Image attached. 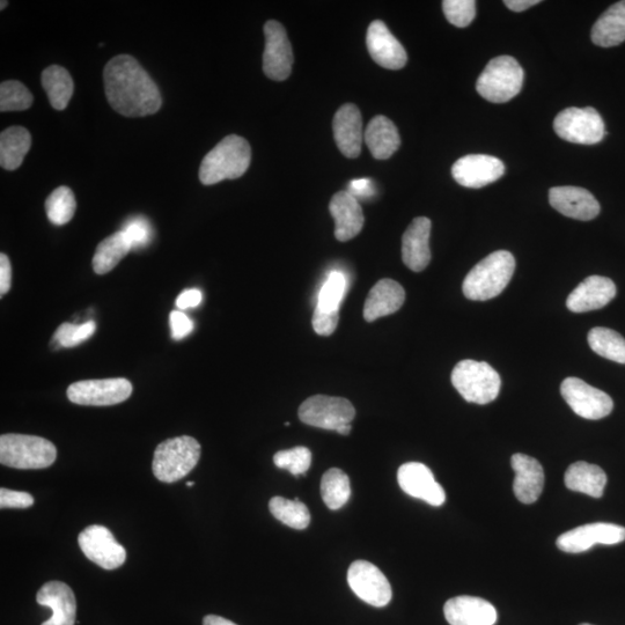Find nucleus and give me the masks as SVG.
I'll return each instance as SVG.
<instances>
[{
    "label": "nucleus",
    "mask_w": 625,
    "mask_h": 625,
    "mask_svg": "<svg viewBox=\"0 0 625 625\" xmlns=\"http://www.w3.org/2000/svg\"><path fill=\"white\" fill-rule=\"evenodd\" d=\"M321 496L328 509H342L351 497L349 476L338 468L327 470L321 481Z\"/></svg>",
    "instance_id": "34"
},
{
    "label": "nucleus",
    "mask_w": 625,
    "mask_h": 625,
    "mask_svg": "<svg viewBox=\"0 0 625 625\" xmlns=\"http://www.w3.org/2000/svg\"><path fill=\"white\" fill-rule=\"evenodd\" d=\"M203 625H238L230 620L224 619L222 616L208 615L203 619Z\"/></svg>",
    "instance_id": "51"
},
{
    "label": "nucleus",
    "mask_w": 625,
    "mask_h": 625,
    "mask_svg": "<svg viewBox=\"0 0 625 625\" xmlns=\"http://www.w3.org/2000/svg\"><path fill=\"white\" fill-rule=\"evenodd\" d=\"M269 510L278 521L293 529H306L311 524V513L299 498L290 500L274 497L270 500Z\"/></svg>",
    "instance_id": "36"
},
{
    "label": "nucleus",
    "mask_w": 625,
    "mask_h": 625,
    "mask_svg": "<svg viewBox=\"0 0 625 625\" xmlns=\"http://www.w3.org/2000/svg\"><path fill=\"white\" fill-rule=\"evenodd\" d=\"M38 604L53 610V615L42 625H75L77 620V601L71 588L62 582L44 584L38 595Z\"/></svg>",
    "instance_id": "23"
},
{
    "label": "nucleus",
    "mask_w": 625,
    "mask_h": 625,
    "mask_svg": "<svg viewBox=\"0 0 625 625\" xmlns=\"http://www.w3.org/2000/svg\"><path fill=\"white\" fill-rule=\"evenodd\" d=\"M104 80L109 105L125 117L156 114L163 105L158 86L134 57L112 58L106 65Z\"/></svg>",
    "instance_id": "1"
},
{
    "label": "nucleus",
    "mask_w": 625,
    "mask_h": 625,
    "mask_svg": "<svg viewBox=\"0 0 625 625\" xmlns=\"http://www.w3.org/2000/svg\"><path fill=\"white\" fill-rule=\"evenodd\" d=\"M12 285V267L7 255H0V296L4 297Z\"/></svg>",
    "instance_id": "47"
},
{
    "label": "nucleus",
    "mask_w": 625,
    "mask_h": 625,
    "mask_svg": "<svg viewBox=\"0 0 625 625\" xmlns=\"http://www.w3.org/2000/svg\"><path fill=\"white\" fill-rule=\"evenodd\" d=\"M444 614L451 625H495L498 619L489 601L469 595L448 600Z\"/></svg>",
    "instance_id": "22"
},
{
    "label": "nucleus",
    "mask_w": 625,
    "mask_h": 625,
    "mask_svg": "<svg viewBox=\"0 0 625 625\" xmlns=\"http://www.w3.org/2000/svg\"><path fill=\"white\" fill-rule=\"evenodd\" d=\"M336 432L340 433V435H342V436H349L350 432H351V425L350 424L343 425Z\"/></svg>",
    "instance_id": "52"
},
{
    "label": "nucleus",
    "mask_w": 625,
    "mask_h": 625,
    "mask_svg": "<svg viewBox=\"0 0 625 625\" xmlns=\"http://www.w3.org/2000/svg\"><path fill=\"white\" fill-rule=\"evenodd\" d=\"M566 488L593 498L604 496L607 475L599 466L585 461L573 463L564 476Z\"/></svg>",
    "instance_id": "29"
},
{
    "label": "nucleus",
    "mask_w": 625,
    "mask_h": 625,
    "mask_svg": "<svg viewBox=\"0 0 625 625\" xmlns=\"http://www.w3.org/2000/svg\"><path fill=\"white\" fill-rule=\"evenodd\" d=\"M366 44L373 61L388 70H400L406 66V49L389 31L385 22L375 20L366 35Z\"/></svg>",
    "instance_id": "18"
},
{
    "label": "nucleus",
    "mask_w": 625,
    "mask_h": 625,
    "mask_svg": "<svg viewBox=\"0 0 625 625\" xmlns=\"http://www.w3.org/2000/svg\"><path fill=\"white\" fill-rule=\"evenodd\" d=\"M274 462L277 468L289 470L294 476L306 475L312 466V452L307 447H294L276 453Z\"/></svg>",
    "instance_id": "39"
},
{
    "label": "nucleus",
    "mask_w": 625,
    "mask_h": 625,
    "mask_svg": "<svg viewBox=\"0 0 625 625\" xmlns=\"http://www.w3.org/2000/svg\"><path fill=\"white\" fill-rule=\"evenodd\" d=\"M347 281L340 271H333L323 284L319 294L318 307L327 312H338L344 296Z\"/></svg>",
    "instance_id": "40"
},
{
    "label": "nucleus",
    "mask_w": 625,
    "mask_h": 625,
    "mask_svg": "<svg viewBox=\"0 0 625 625\" xmlns=\"http://www.w3.org/2000/svg\"><path fill=\"white\" fill-rule=\"evenodd\" d=\"M78 543L88 560L102 569L115 570L127 561V551L107 527L88 526L79 534Z\"/></svg>",
    "instance_id": "12"
},
{
    "label": "nucleus",
    "mask_w": 625,
    "mask_h": 625,
    "mask_svg": "<svg viewBox=\"0 0 625 625\" xmlns=\"http://www.w3.org/2000/svg\"><path fill=\"white\" fill-rule=\"evenodd\" d=\"M97 329L94 321H88L84 325L76 326L72 323H63V325L56 330L54 335V342L63 348L77 347L80 343L88 340Z\"/></svg>",
    "instance_id": "41"
},
{
    "label": "nucleus",
    "mask_w": 625,
    "mask_h": 625,
    "mask_svg": "<svg viewBox=\"0 0 625 625\" xmlns=\"http://www.w3.org/2000/svg\"><path fill=\"white\" fill-rule=\"evenodd\" d=\"M33 95L28 88L17 80H7L0 85V110L21 112L33 105Z\"/></svg>",
    "instance_id": "38"
},
{
    "label": "nucleus",
    "mask_w": 625,
    "mask_h": 625,
    "mask_svg": "<svg viewBox=\"0 0 625 625\" xmlns=\"http://www.w3.org/2000/svg\"><path fill=\"white\" fill-rule=\"evenodd\" d=\"M525 72L516 58L499 56L485 66L477 80L476 90L482 98L494 104H504L520 93Z\"/></svg>",
    "instance_id": "6"
},
{
    "label": "nucleus",
    "mask_w": 625,
    "mask_h": 625,
    "mask_svg": "<svg viewBox=\"0 0 625 625\" xmlns=\"http://www.w3.org/2000/svg\"><path fill=\"white\" fill-rule=\"evenodd\" d=\"M348 583L359 599L373 607H385L393 597L392 586L377 566L356 561L348 570Z\"/></svg>",
    "instance_id": "13"
},
{
    "label": "nucleus",
    "mask_w": 625,
    "mask_h": 625,
    "mask_svg": "<svg viewBox=\"0 0 625 625\" xmlns=\"http://www.w3.org/2000/svg\"><path fill=\"white\" fill-rule=\"evenodd\" d=\"M131 394V382L124 378L79 381L68 388V399L79 406H114Z\"/></svg>",
    "instance_id": "10"
},
{
    "label": "nucleus",
    "mask_w": 625,
    "mask_h": 625,
    "mask_svg": "<svg viewBox=\"0 0 625 625\" xmlns=\"http://www.w3.org/2000/svg\"><path fill=\"white\" fill-rule=\"evenodd\" d=\"M431 226L429 218L418 217L403 234L402 260L410 270L421 272L429 266Z\"/></svg>",
    "instance_id": "21"
},
{
    "label": "nucleus",
    "mask_w": 625,
    "mask_h": 625,
    "mask_svg": "<svg viewBox=\"0 0 625 625\" xmlns=\"http://www.w3.org/2000/svg\"><path fill=\"white\" fill-rule=\"evenodd\" d=\"M561 394L578 416L592 421L607 417L614 408L612 397L582 379L566 378L562 382Z\"/></svg>",
    "instance_id": "11"
},
{
    "label": "nucleus",
    "mask_w": 625,
    "mask_h": 625,
    "mask_svg": "<svg viewBox=\"0 0 625 625\" xmlns=\"http://www.w3.org/2000/svg\"><path fill=\"white\" fill-rule=\"evenodd\" d=\"M540 3V0H505L504 2L507 9L518 13L531 9V7Z\"/></svg>",
    "instance_id": "50"
},
{
    "label": "nucleus",
    "mask_w": 625,
    "mask_h": 625,
    "mask_svg": "<svg viewBox=\"0 0 625 625\" xmlns=\"http://www.w3.org/2000/svg\"><path fill=\"white\" fill-rule=\"evenodd\" d=\"M511 466L516 473L513 482L514 495L524 504H533L542 494L544 472L541 463L528 455L517 453L511 459Z\"/></svg>",
    "instance_id": "25"
},
{
    "label": "nucleus",
    "mask_w": 625,
    "mask_h": 625,
    "mask_svg": "<svg viewBox=\"0 0 625 625\" xmlns=\"http://www.w3.org/2000/svg\"><path fill=\"white\" fill-rule=\"evenodd\" d=\"M194 485H195V482H188L187 483V487H194Z\"/></svg>",
    "instance_id": "54"
},
{
    "label": "nucleus",
    "mask_w": 625,
    "mask_h": 625,
    "mask_svg": "<svg viewBox=\"0 0 625 625\" xmlns=\"http://www.w3.org/2000/svg\"><path fill=\"white\" fill-rule=\"evenodd\" d=\"M349 193L358 198H367L374 195L373 182L370 179H357L350 182Z\"/></svg>",
    "instance_id": "49"
},
{
    "label": "nucleus",
    "mask_w": 625,
    "mask_h": 625,
    "mask_svg": "<svg viewBox=\"0 0 625 625\" xmlns=\"http://www.w3.org/2000/svg\"><path fill=\"white\" fill-rule=\"evenodd\" d=\"M201 459V445L189 436L168 439L154 452L152 470L160 482L174 483L186 477Z\"/></svg>",
    "instance_id": "4"
},
{
    "label": "nucleus",
    "mask_w": 625,
    "mask_h": 625,
    "mask_svg": "<svg viewBox=\"0 0 625 625\" xmlns=\"http://www.w3.org/2000/svg\"><path fill=\"white\" fill-rule=\"evenodd\" d=\"M57 458L56 447L51 441L18 433L0 437V462L16 469H44Z\"/></svg>",
    "instance_id": "5"
},
{
    "label": "nucleus",
    "mask_w": 625,
    "mask_h": 625,
    "mask_svg": "<svg viewBox=\"0 0 625 625\" xmlns=\"http://www.w3.org/2000/svg\"><path fill=\"white\" fill-rule=\"evenodd\" d=\"M76 209V197L68 187L57 188L46 201L48 219L56 226L70 223L75 216Z\"/></svg>",
    "instance_id": "37"
},
{
    "label": "nucleus",
    "mask_w": 625,
    "mask_h": 625,
    "mask_svg": "<svg viewBox=\"0 0 625 625\" xmlns=\"http://www.w3.org/2000/svg\"><path fill=\"white\" fill-rule=\"evenodd\" d=\"M367 147L372 156L378 160H386L399 150L401 138L395 124L386 116H375L367 125L364 135Z\"/></svg>",
    "instance_id": "28"
},
{
    "label": "nucleus",
    "mask_w": 625,
    "mask_h": 625,
    "mask_svg": "<svg viewBox=\"0 0 625 625\" xmlns=\"http://www.w3.org/2000/svg\"><path fill=\"white\" fill-rule=\"evenodd\" d=\"M130 250H132L130 242L122 231L110 235L100 242L97 252L94 254L93 269L95 274H108L128 255Z\"/></svg>",
    "instance_id": "32"
},
{
    "label": "nucleus",
    "mask_w": 625,
    "mask_h": 625,
    "mask_svg": "<svg viewBox=\"0 0 625 625\" xmlns=\"http://www.w3.org/2000/svg\"><path fill=\"white\" fill-rule=\"evenodd\" d=\"M41 80L51 107L56 110L68 107L73 94V80L68 70L62 66L51 65L43 71Z\"/></svg>",
    "instance_id": "33"
},
{
    "label": "nucleus",
    "mask_w": 625,
    "mask_h": 625,
    "mask_svg": "<svg viewBox=\"0 0 625 625\" xmlns=\"http://www.w3.org/2000/svg\"><path fill=\"white\" fill-rule=\"evenodd\" d=\"M333 130L338 149L348 158L359 157L363 144V120L358 107L344 105L337 110Z\"/></svg>",
    "instance_id": "24"
},
{
    "label": "nucleus",
    "mask_w": 625,
    "mask_h": 625,
    "mask_svg": "<svg viewBox=\"0 0 625 625\" xmlns=\"http://www.w3.org/2000/svg\"><path fill=\"white\" fill-rule=\"evenodd\" d=\"M551 207L565 217L588 222L600 213V204L590 191L578 187H555L549 191Z\"/></svg>",
    "instance_id": "19"
},
{
    "label": "nucleus",
    "mask_w": 625,
    "mask_h": 625,
    "mask_svg": "<svg viewBox=\"0 0 625 625\" xmlns=\"http://www.w3.org/2000/svg\"><path fill=\"white\" fill-rule=\"evenodd\" d=\"M252 160V149L245 138L227 136L202 161L200 180L205 186L240 178Z\"/></svg>",
    "instance_id": "3"
},
{
    "label": "nucleus",
    "mask_w": 625,
    "mask_h": 625,
    "mask_svg": "<svg viewBox=\"0 0 625 625\" xmlns=\"http://www.w3.org/2000/svg\"><path fill=\"white\" fill-rule=\"evenodd\" d=\"M580 625H593V624L583 623V624H580Z\"/></svg>",
    "instance_id": "55"
},
{
    "label": "nucleus",
    "mask_w": 625,
    "mask_h": 625,
    "mask_svg": "<svg viewBox=\"0 0 625 625\" xmlns=\"http://www.w3.org/2000/svg\"><path fill=\"white\" fill-rule=\"evenodd\" d=\"M505 173V166L496 157L487 154H469L452 167L455 181L462 187L480 189L494 183Z\"/></svg>",
    "instance_id": "16"
},
{
    "label": "nucleus",
    "mask_w": 625,
    "mask_h": 625,
    "mask_svg": "<svg viewBox=\"0 0 625 625\" xmlns=\"http://www.w3.org/2000/svg\"><path fill=\"white\" fill-rule=\"evenodd\" d=\"M34 505V497L27 492L0 489V507L2 509H28Z\"/></svg>",
    "instance_id": "44"
},
{
    "label": "nucleus",
    "mask_w": 625,
    "mask_h": 625,
    "mask_svg": "<svg viewBox=\"0 0 625 625\" xmlns=\"http://www.w3.org/2000/svg\"><path fill=\"white\" fill-rule=\"evenodd\" d=\"M406 300L402 286L392 279H382L375 284L364 306V319L373 322L399 311Z\"/></svg>",
    "instance_id": "27"
},
{
    "label": "nucleus",
    "mask_w": 625,
    "mask_h": 625,
    "mask_svg": "<svg viewBox=\"0 0 625 625\" xmlns=\"http://www.w3.org/2000/svg\"><path fill=\"white\" fill-rule=\"evenodd\" d=\"M122 232L128 238L131 248L135 250L149 246L153 239L152 226L145 217H134L127 220Z\"/></svg>",
    "instance_id": "43"
},
{
    "label": "nucleus",
    "mask_w": 625,
    "mask_h": 625,
    "mask_svg": "<svg viewBox=\"0 0 625 625\" xmlns=\"http://www.w3.org/2000/svg\"><path fill=\"white\" fill-rule=\"evenodd\" d=\"M169 321H171L172 337L176 341L182 340V338L187 337L193 332V321L181 311H173L171 315H169Z\"/></svg>",
    "instance_id": "46"
},
{
    "label": "nucleus",
    "mask_w": 625,
    "mask_h": 625,
    "mask_svg": "<svg viewBox=\"0 0 625 625\" xmlns=\"http://www.w3.org/2000/svg\"><path fill=\"white\" fill-rule=\"evenodd\" d=\"M516 270V260L510 252L498 250L485 257L469 271L463 281L465 297L474 301H487L499 296Z\"/></svg>",
    "instance_id": "2"
},
{
    "label": "nucleus",
    "mask_w": 625,
    "mask_h": 625,
    "mask_svg": "<svg viewBox=\"0 0 625 625\" xmlns=\"http://www.w3.org/2000/svg\"><path fill=\"white\" fill-rule=\"evenodd\" d=\"M591 38L602 48L616 47L625 41V0L602 14L592 28Z\"/></svg>",
    "instance_id": "30"
},
{
    "label": "nucleus",
    "mask_w": 625,
    "mask_h": 625,
    "mask_svg": "<svg viewBox=\"0 0 625 625\" xmlns=\"http://www.w3.org/2000/svg\"><path fill=\"white\" fill-rule=\"evenodd\" d=\"M32 146V136L22 127L7 128L0 135V165L6 171H16Z\"/></svg>",
    "instance_id": "31"
},
{
    "label": "nucleus",
    "mask_w": 625,
    "mask_h": 625,
    "mask_svg": "<svg viewBox=\"0 0 625 625\" xmlns=\"http://www.w3.org/2000/svg\"><path fill=\"white\" fill-rule=\"evenodd\" d=\"M452 384L467 402L483 406L497 399L502 380L488 363L466 359L454 367Z\"/></svg>",
    "instance_id": "7"
},
{
    "label": "nucleus",
    "mask_w": 625,
    "mask_h": 625,
    "mask_svg": "<svg viewBox=\"0 0 625 625\" xmlns=\"http://www.w3.org/2000/svg\"><path fill=\"white\" fill-rule=\"evenodd\" d=\"M445 17L452 25L463 28L472 24L476 17L475 0H445Z\"/></svg>",
    "instance_id": "42"
},
{
    "label": "nucleus",
    "mask_w": 625,
    "mask_h": 625,
    "mask_svg": "<svg viewBox=\"0 0 625 625\" xmlns=\"http://www.w3.org/2000/svg\"><path fill=\"white\" fill-rule=\"evenodd\" d=\"M6 6H7V2H4V0H3V2H2V6H0V10H2V11H3V10L5 9V7H6Z\"/></svg>",
    "instance_id": "53"
},
{
    "label": "nucleus",
    "mask_w": 625,
    "mask_h": 625,
    "mask_svg": "<svg viewBox=\"0 0 625 625\" xmlns=\"http://www.w3.org/2000/svg\"><path fill=\"white\" fill-rule=\"evenodd\" d=\"M625 541V528L607 522H595L572 529L557 539L558 549L568 554H580L590 550L595 544L614 546Z\"/></svg>",
    "instance_id": "14"
},
{
    "label": "nucleus",
    "mask_w": 625,
    "mask_h": 625,
    "mask_svg": "<svg viewBox=\"0 0 625 625\" xmlns=\"http://www.w3.org/2000/svg\"><path fill=\"white\" fill-rule=\"evenodd\" d=\"M338 319H340L338 312H327L316 307L312 321L315 333L321 336L332 335L337 328Z\"/></svg>",
    "instance_id": "45"
},
{
    "label": "nucleus",
    "mask_w": 625,
    "mask_h": 625,
    "mask_svg": "<svg viewBox=\"0 0 625 625\" xmlns=\"http://www.w3.org/2000/svg\"><path fill=\"white\" fill-rule=\"evenodd\" d=\"M401 489L410 497L424 500L431 506L445 503V490L436 481L429 467L419 462L404 463L397 472Z\"/></svg>",
    "instance_id": "17"
},
{
    "label": "nucleus",
    "mask_w": 625,
    "mask_h": 625,
    "mask_svg": "<svg viewBox=\"0 0 625 625\" xmlns=\"http://www.w3.org/2000/svg\"><path fill=\"white\" fill-rule=\"evenodd\" d=\"M356 410L343 397L315 395L299 408L300 421L323 430L337 431L354 421Z\"/></svg>",
    "instance_id": "9"
},
{
    "label": "nucleus",
    "mask_w": 625,
    "mask_h": 625,
    "mask_svg": "<svg viewBox=\"0 0 625 625\" xmlns=\"http://www.w3.org/2000/svg\"><path fill=\"white\" fill-rule=\"evenodd\" d=\"M588 344L591 349L601 357L619 364H625V340L624 337L608 328H593L588 333Z\"/></svg>",
    "instance_id": "35"
},
{
    "label": "nucleus",
    "mask_w": 625,
    "mask_h": 625,
    "mask_svg": "<svg viewBox=\"0 0 625 625\" xmlns=\"http://www.w3.org/2000/svg\"><path fill=\"white\" fill-rule=\"evenodd\" d=\"M554 130L564 141L594 145L606 136L605 122L592 107L564 109L556 116Z\"/></svg>",
    "instance_id": "8"
},
{
    "label": "nucleus",
    "mask_w": 625,
    "mask_h": 625,
    "mask_svg": "<svg viewBox=\"0 0 625 625\" xmlns=\"http://www.w3.org/2000/svg\"><path fill=\"white\" fill-rule=\"evenodd\" d=\"M266 49L263 54V71L276 82L290 77L293 65V51L285 28L278 21L270 20L264 25Z\"/></svg>",
    "instance_id": "15"
},
{
    "label": "nucleus",
    "mask_w": 625,
    "mask_h": 625,
    "mask_svg": "<svg viewBox=\"0 0 625 625\" xmlns=\"http://www.w3.org/2000/svg\"><path fill=\"white\" fill-rule=\"evenodd\" d=\"M616 296V286L612 279L602 276L587 277L566 300V307L573 313H586L601 310Z\"/></svg>",
    "instance_id": "20"
},
{
    "label": "nucleus",
    "mask_w": 625,
    "mask_h": 625,
    "mask_svg": "<svg viewBox=\"0 0 625 625\" xmlns=\"http://www.w3.org/2000/svg\"><path fill=\"white\" fill-rule=\"evenodd\" d=\"M201 303L202 292L196 289L183 291L178 299H176V306H178L181 311L197 307Z\"/></svg>",
    "instance_id": "48"
},
{
    "label": "nucleus",
    "mask_w": 625,
    "mask_h": 625,
    "mask_svg": "<svg viewBox=\"0 0 625 625\" xmlns=\"http://www.w3.org/2000/svg\"><path fill=\"white\" fill-rule=\"evenodd\" d=\"M330 213L335 219V237L338 241H349L362 231L365 218L362 207L349 191H340L332 198Z\"/></svg>",
    "instance_id": "26"
}]
</instances>
